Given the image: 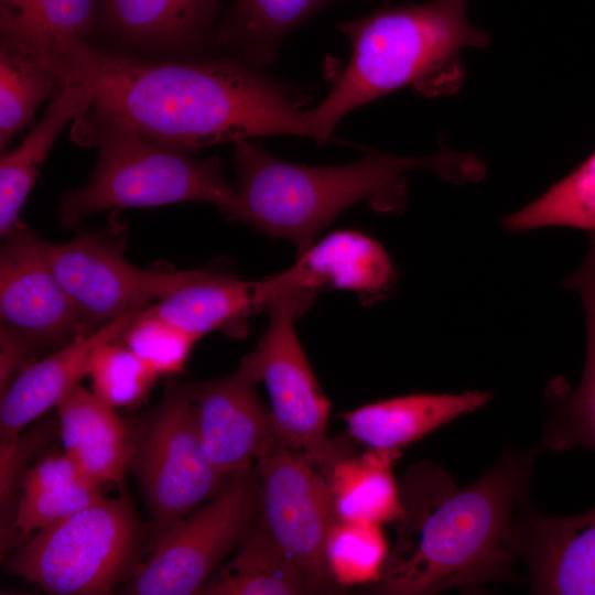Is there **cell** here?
Instances as JSON below:
<instances>
[{"instance_id": "obj_1", "label": "cell", "mask_w": 595, "mask_h": 595, "mask_svg": "<svg viewBox=\"0 0 595 595\" xmlns=\"http://www.w3.org/2000/svg\"><path fill=\"white\" fill-rule=\"evenodd\" d=\"M47 64L64 83L90 91L91 110L174 150L274 134L313 138L304 94L228 55L142 62L83 41Z\"/></svg>"}, {"instance_id": "obj_2", "label": "cell", "mask_w": 595, "mask_h": 595, "mask_svg": "<svg viewBox=\"0 0 595 595\" xmlns=\"http://www.w3.org/2000/svg\"><path fill=\"white\" fill-rule=\"evenodd\" d=\"M543 451L508 450L463 487L432 462L410 466L399 484L402 513L377 593L432 595L512 580L531 508V474Z\"/></svg>"}, {"instance_id": "obj_3", "label": "cell", "mask_w": 595, "mask_h": 595, "mask_svg": "<svg viewBox=\"0 0 595 595\" xmlns=\"http://www.w3.org/2000/svg\"><path fill=\"white\" fill-rule=\"evenodd\" d=\"M235 145L238 203L232 219L291 241L299 255L360 201L370 199L383 210L401 207L413 170L428 169L455 183L476 181L484 173L476 156L448 150L423 158L372 151L348 164L307 166L280 160L250 140Z\"/></svg>"}, {"instance_id": "obj_4", "label": "cell", "mask_w": 595, "mask_h": 595, "mask_svg": "<svg viewBox=\"0 0 595 595\" xmlns=\"http://www.w3.org/2000/svg\"><path fill=\"white\" fill-rule=\"evenodd\" d=\"M467 2L386 6L339 22L351 55L323 101L305 110L313 139L324 144L347 113L403 86L428 97L458 90L465 79L462 51L489 43L488 35L468 22Z\"/></svg>"}, {"instance_id": "obj_5", "label": "cell", "mask_w": 595, "mask_h": 595, "mask_svg": "<svg viewBox=\"0 0 595 595\" xmlns=\"http://www.w3.org/2000/svg\"><path fill=\"white\" fill-rule=\"evenodd\" d=\"M74 140L94 145L95 171L80 188L60 202L64 227L106 209L206 202L232 218L238 196L224 177L217 158H192L185 151L145 139L130 126L91 109L76 119Z\"/></svg>"}, {"instance_id": "obj_6", "label": "cell", "mask_w": 595, "mask_h": 595, "mask_svg": "<svg viewBox=\"0 0 595 595\" xmlns=\"http://www.w3.org/2000/svg\"><path fill=\"white\" fill-rule=\"evenodd\" d=\"M138 532L128 498L105 497L35 532L6 570L51 594H107L127 571Z\"/></svg>"}, {"instance_id": "obj_7", "label": "cell", "mask_w": 595, "mask_h": 595, "mask_svg": "<svg viewBox=\"0 0 595 595\" xmlns=\"http://www.w3.org/2000/svg\"><path fill=\"white\" fill-rule=\"evenodd\" d=\"M312 298L293 288L279 290L266 309L270 320L264 334L239 368L266 386L277 434L323 474L340 453L326 436L331 403L294 327Z\"/></svg>"}, {"instance_id": "obj_8", "label": "cell", "mask_w": 595, "mask_h": 595, "mask_svg": "<svg viewBox=\"0 0 595 595\" xmlns=\"http://www.w3.org/2000/svg\"><path fill=\"white\" fill-rule=\"evenodd\" d=\"M255 464L230 474L207 501L159 537L132 578L137 595L199 594L223 560L237 550L257 510Z\"/></svg>"}, {"instance_id": "obj_9", "label": "cell", "mask_w": 595, "mask_h": 595, "mask_svg": "<svg viewBox=\"0 0 595 595\" xmlns=\"http://www.w3.org/2000/svg\"><path fill=\"white\" fill-rule=\"evenodd\" d=\"M134 470L158 538L212 498L226 475L206 458L186 389L171 390L131 433Z\"/></svg>"}, {"instance_id": "obj_10", "label": "cell", "mask_w": 595, "mask_h": 595, "mask_svg": "<svg viewBox=\"0 0 595 595\" xmlns=\"http://www.w3.org/2000/svg\"><path fill=\"white\" fill-rule=\"evenodd\" d=\"M255 466L257 518L316 592L331 589L325 549L336 516L326 477L279 435L261 450Z\"/></svg>"}, {"instance_id": "obj_11", "label": "cell", "mask_w": 595, "mask_h": 595, "mask_svg": "<svg viewBox=\"0 0 595 595\" xmlns=\"http://www.w3.org/2000/svg\"><path fill=\"white\" fill-rule=\"evenodd\" d=\"M34 245L88 327L142 310L195 280L201 270H145L128 262L118 246L95 235Z\"/></svg>"}, {"instance_id": "obj_12", "label": "cell", "mask_w": 595, "mask_h": 595, "mask_svg": "<svg viewBox=\"0 0 595 595\" xmlns=\"http://www.w3.org/2000/svg\"><path fill=\"white\" fill-rule=\"evenodd\" d=\"M22 225L9 232L0 251L1 326L34 347L69 342L88 332L72 300Z\"/></svg>"}, {"instance_id": "obj_13", "label": "cell", "mask_w": 595, "mask_h": 595, "mask_svg": "<svg viewBox=\"0 0 595 595\" xmlns=\"http://www.w3.org/2000/svg\"><path fill=\"white\" fill-rule=\"evenodd\" d=\"M256 385L238 368L225 378L185 388L202 450L223 475L253 465L266 444L278 435Z\"/></svg>"}, {"instance_id": "obj_14", "label": "cell", "mask_w": 595, "mask_h": 595, "mask_svg": "<svg viewBox=\"0 0 595 595\" xmlns=\"http://www.w3.org/2000/svg\"><path fill=\"white\" fill-rule=\"evenodd\" d=\"M143 310V309H142ZM141 310L128 312L67 342L26 365L1 393V451L17 444L20 431L60 402L88 375L94 351L123 335Z\"/></svg>"}, {"instance_id": "obj_15", "label": "cell", "mask_w": 595, "mask_h": 595, "mask_svg": "<svg viewBox=\"0 0 595 595\" xmlns=\"http://www.w3.org/2000/svg\"><path fill=\"white\" fill-rule=\"evenodd\" d=\"M520 556L531 593L595 595V508L564 517L530 508Z\"/></svg>"}, {"instance_id": "obj_16", "label": "cell", "mask_w": 595, "mask_h": 595, "mask_svg": "<svg viewBox=\"0 0 595 595\" xmlns=\"http://www.w3.org/2000/svg\"><path fill=\"white\" fill-rule=\"evenodd\" d=\"M394 282V268L383 247L353 230L332 232L299 255L282 273L264 280L268 296L293 288L310 295L318 290H347L366 300L382 295Z\"/></svg>"}, {"instance_id": "obj_17", "label": "cell", "mask_w": 595, "mask_h": 595, "mask_svg": "<svg viewBox=\"0 0 595 595\" xmlns=\"http://www.w3.org/2000/svg\"><path fill=\"white\" fill-rule=\"evenodd\" d=\"M583 304L586 326V358L580 385L572 390L563 378L552 379L545 389L549 414L540 446L564 452L595 451V232L581 266L563 282Z\"/></svg>"}, {"instance_id": "obj_18", "label": "cell", "mask_w": 595, "mask_h": 595, "mask_svg": "<svg viewBox=\"0 0 595 595\" xmlns=\"http://www.w3.org/2000/svg\"><path fill=\"white\" fill-rule=\"evenodd\" d=\"M57 409L64 453L90 479L122 489L133 445L115 409L79 385Z\"/></svg>"}, {"instance_id": "obj_19", "label": "cell", "mask_w": 595, "mask_h": 595, "mask_svg": "<svg viewBox=\"0 0 595 595\" xmlns=\"http://www.w3.org/2000/svg\"><path fill=\"white\" fill-rule=\"evenodd\" d=\"M487 391L414 393L365 404L342 414L349 434L369 448L398 450L454 419L483 408Z\"/></svg>"}, {"instance_id": "obj_20", "label": "cell", "mask_w": 595, "mask_h": 595, "mask_svg": "<svg viewBox=\"0 0 595 595\" xmlns=\"http://www.w3.org/2000/svg\"><path fill=\"white\" fill-rule=\"evenodd\" d=\"M260 311H266L262 280L246 281L210 270H201L195 280L143 309L144 314L197 338L242 323Z\"/></svg>"}, {"instance_id": "obj_21", "label": "cell", "mask_w": 595, "mask_h": 595, "mask_svg": "<svg viewBox=\"0 0 595 595\" xmlns=\"http://www.w3.org/2000/svg\"><path fill=\"white\" fill-rule=\"evenodd\" d=\"M220 0H104L107 28L128 42L197 47L214 39Z\"/></svg>"}, {"instance_id": "obj_22", "label": "cell", "mask_w": 595, "mask_h": 595, "mask_svg": "<svg viewBox=\"0 0 595 595\" xmlns=\"http://www.w3.org/2000/svg\"><path fill=\"white\" fill-rule=\"evenodd\" d=\"M93 96L77 83L66 82L42 119L23 142L0 160V234L21 225L20 210L33 187L48 151L64 126L90 109Z\"/></svg>"}, {"instance_id": "obj_23", "label": "cell", "mask_w": 595, "mask_h": 595, "mask_svg": "<svg viewBox=\"0 0 595 595\" xmlns=\"http://www.w3.org/2000/svg\"><path fill=\"white\" fill-rule=\"evenodd\" d=\"M348 0H235L217 23L214 43L247 65L271 64L281 42L320 10Z\"/></svg>"}, {"instance_id": "obj_24", "label": "cell", "mask_w": 595, "mask_h": 595, "mask_svg": "<svg viewBox=\"0 0 595 595\" xmlns=\"http://www.w3.org/2000/svg\"><path fill=\"white\" fill-rule=\"evenodd\" d=\"M400 456L398 450L375 448L356 457L338 456L323 473L336 520L393 523L402 513L400 487L392 473Z\"/></svg>"}, {"instance_id": "obj_25", "label": "cell", "mask_w": 595, "mask_h": 595, "mask_svg": "<svg viewBox=\"0 0 595 595\" xmlns=\"http://www.w3.org/2000/svg\"><path fill=\"white\" fill-rule=\"evenodd\" d=\"M102 488L64 452L47 454L21 477L13 528L26 541L31 534L105 498Z\"/></svg>"}, {"instance_id": "obj_26", "label": "cell", "mask_w": 595, "mask_h": 595, "mask_svg": "<svg viewBox=\"0 0 595 595\" xmlns=\"http://www.w3.org/2000/svg\"><path fill=\"white\" fill-rule=\"evenodd\" d=\"M94 7L95 0H0V45L47 62L84 41Z\"/></svg>"}, {"instance_id": "obj_27", "label": "cell", "mask_w": 595, "mask_h": 595, "mask_svg": "<svg viewBox=\"0 0 595 595\" xmlns=\"http://www.w3.org/2000/svg\"><path fill=\"white\" fill-rule=\"evenodd\" d=\"M316 593L310 581L255 515L235 556L220 566L199 594L301 595Z\"/></svg>"}, {"instance_id": "obj_28", "label": "cell", "mask_w": 595, "mask_h": 595, "mask_svg": "<svg viewBox=\"0 0 595 595\" xmlns=\"http://www.w3.org/2000/svg\"><path fill=\"white\" fill-rule=\"evenodd\" d=\"M65 83L50 65L0 45V150L25 128L37 107L58 95Z\"/></svg>"}, {"instance_id": "obj_29", "label": "cell", "mask_w": 595, "mask_h": 595, "mask_svg": "<svg viewBox=\"0 0 595 595\" xmlns=\"http://www.w3.org/2000/svg\"><path fill=\"white\" fill-rule=\"evenodd\" d=\"M502 225L510 231L564 226L595 232V153Z\"/></svg>"}, {"instance_id": "obj_30", "label": "cell", "mask_w": 595, "mask_h": 595, "mask_svg": "<svg viewBox=\"0 0 595 595\" xmlns=\"http://www.w3.org/2000/svg\"><path fill=\"white\" fill-rule=\"evenodd\" d=\"M389 554L379 524L336 520L326 541V562L335 583L376 584Z\"/></svg>"}, {"instance_id": "obj_31", "label": "cell", "mask_w": 595, "mask_h": 595, "mask_svg": "<svg viewBox=\"0 0 595 595\" xmlns=\"http://www.w3.org/2000/svg\"><path fill=\"white\" fill-rule=\"evenodd\" d=\"M113 342L94 351L87 376L93 393L115 409L140 402L160 376L126 345Z\"/></svg>"}, {"instance_id": "obj_32", "label": "cell", "mask_w": 595, "mask_h": 595, "mask_svg": "<svg viewBox=\"0 0 595 595\" xmlns=\"http://www.w3.org/2000/svg\"><path fill=\"white\" fill-rule=\"evenodd\" d=\"M125 345L159 376L183 370L196 336L163 320L143 313L123 334Z\"/></svg>"}, {"instance_id": "obj_33", "label": "cell", "mask_w": 595, "mask_h": 595, "mask_svg": "<svg viewBox=\"0 0 595 595\" xmlns=\"http://www.w3.org/2000/svg\"><path fill=\"white\" fill-rule=\"evenodd\" d=\"M0 383L2 393L25 367L23 363L35 347L3 326L0 328Z\"/></svg>"}]
</instances>
